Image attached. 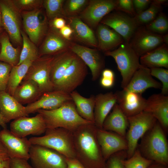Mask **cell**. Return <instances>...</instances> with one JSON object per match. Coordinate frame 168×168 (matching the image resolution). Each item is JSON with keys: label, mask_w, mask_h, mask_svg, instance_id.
<instances>
[{"label": "cell", "mask_w": 168, "mask_h": 168, "mask_svg": "<svg viewBox=\"0 0 168 168\" xmlns=\"http://www.w3.org/2000/svg\"><path fill=\"white\" fill-rule=\"evenodd\" d=\"M94 123L81 126L72 132L76 158L86 168H104V159Z\"/></svg>", "instance_id": "obj_1"}, {"label": "cell", "mask_w": 168, "mask_h": 168, "mask_svg": "<svg viewBox=\"0 0 168 168\" xmlns=\"http://www.w3.org/2000/svg\"><path fill=\"white\" fill-rule=\"evenodd\" d=\"M141 138L138 149L142 155L153 162L167 166V141L165 131L157 121Z\"/></svg>", "instance_id": "obj_2"}, {"label": "cell", "mask_w": 168, "mask_h": 168, "mask_svg": "<svg viewBox=\"0 0 168 168\" xmlns=\"http://www.w3.org/2000/svg\"><path fill=\"white\" fill-rule=\"evenodd\" d=\"M36 112L42 115L47 128H61L72 132L81 126L94 123L79 115L73 100L67 102L54 110L39 109Z\"/></svg>", "instance_id": "obj_3"}, {"label": "cell", "mask_w": 168, "mask_h": 168, "mask_svg": "<svg viewBox=\"0 0 168 168\" xmlns=\"http://www.w3.org/2000/svg\"><path fill=\"white\" fill-rule=\"evenodd\" d=\"M45 135L29 139L32 145H37L53 149L66 157L76 158L72 132L61 128H47Z\"/></svg>", "instance_id": "obj_4"}, {"label": "cell", "mask_w": 168, "mask_h": 168, "mask_svg": "<svg viewBox=\"0 0 168 168\" xmlns=\"http://www.w3.org/2000/svg\"><path fill=\"white\" fill-rule=\"evenodd\" d=\"M115 60L122 77L121 87L124 89L128 85L133 75L141 66L140 57L129 43L124 42L117 49L104 53Z\"/></svg>", "instance_id": "obj_5"}, {"label": "cell", "mask_w": 168, "mask_h": 168, "mask_svg": "<svg viewBox=\"0 0 168 168\" xmlns=\"http://www.w3.org/2000/svg\"><path fill=\"white\" fill-rule=\"evenodd\" d=\"M129 129L125 139L128 144L127 159L131 157L137 148L138 141L154 125L157 120L149 113L143 111L127 117Z\"/></svg>", "instance_id": "obj_6"}, {"label": "cell", "mask_w": 168, "mask_h": 168, "mask_svg": "<svg viewBox=\"0 0 168 168\" xmlns=\"http://www.w3.org/2000/svg\"><path fill=\"white\" fill-rule=\"evenodd\" d=\"M29 154L33 168H67L66 157L53 149L32 145Z\"/></svg>", "instance_id": "obj_7"}, {"label": "cell", "mask_w": 168, "mask_h": 168, "mask_svg": "<svg viewBox=\"0 0 168 168\" xmlns=\"http://www.w3.org/2000/svg\"><path fill=\"white\" fill-rule=\"evenodd\" d=\"M53 57V56H43L33 61L23 81H34L42 93L54 91L50 77L51 65Z\"/></svg>", "instance_id": "obj_8"}, {"label": "cell", "mask_w": 168, "mask_h": 168, "mask_svg": "<svg viewBox=\"0 0 168 168\" xmlns=\"http://www.w3.org/2000/svg\"><path fill=\"white\" fill-rule=\"evenodd\" d=\"M117 0H90L78 16L92 29H96L102 20L115 9Z\"/></svg>", "instance_id": "obj_9"}, {"label": "cell", "mask_w": 168, "mask_h": 168, "mask_svg": "<svg viewBox=\"0 0 168 168\" xmlns=\"http://www.w3.org/2000/svg\"><path fill=\"white\" fill-rule=\"evenodd\" d=\"M3 26L10 38L16 44L22 41L21 30L20 11L12 0L0 1Z\"/></svg>", "instance_id": "obj_10"}, {"label": "cell", "mask_w": 168, "mask_h": 168, "mask_svg": "<svg viewBox=\"0 0 168 168\" xmlns=\"http://www.w3.org/2000/svg\"><path fill=\"white\" fill-rule=\"evenodd\" d=\"M21 16L23 26L27 35L33 43L37 44L47 34L48 24L46 17L40 8L23 11Z\"/></svg>", "instance_id": "obj_11"}, {"label": "cell", "mask_w": 168, "mask_h": 168, "mask_svg": "<svg viewBox=\"0 0 168 168\" xmlns=\"http://www.w3.org/2000/svg\"><path fill=\"white\" fill-rule=\"evenodd\" d=\"M69 49L80 58L91 71L92 80L99 77L105 65L104 57L97 48H91L72 42Z\"/></svg>", "instance_id": "obj_12"}, {"label": "cell", "mask_w": 168, "mask_h": 168, "mask_svg": "<svg viewBox=\"0 0 168 168\" xmlns=\"http://www.w3.org/2000/svg\"><path fill=\"white\" fill-rule=\"evenodd\" d=\"M87 66L77 56L66 70L57 91L70 94L83 82L88 74Z\"/></svg>", "instance_id": "obj_13"}, {"label": "cell", "mask_w": 168, "mask_h": 168, "mask_svg": "<svg viewBox=\"0 0 168 168\" xmlns=\"http://www.w3.org/2000/svg\"><path fill=\"white\" fill-rule=\"evenodd\" d=\"M10 129L16 136L24 138L30 135H40L47 128L42 115L38 113L33 117H21L14 120L10 123Z\"/></svg>", "instance_id": "obj_14"}, {"label": "cell", "mask_w": 168, "mask_h": 168, "mask_svg": "<svg viewBox=\"0 0 168 168\" xmlns=\"http://www.w3.org/2000/svg\"><path fill=\"white\" fill-rule=\"evenodd\" d=\"M100 23L110 27L122 37L124 42L128 43L129 42L138 26L133 17L119 12L108 14Z\"/></svg>", "instance_id": "obj_15"}, {"label": "cell", "mask_w": 168, "mask_h": 168, "mask_svg": "<svg viewBox=\"0 0 168 168\" xmlns=\"http://www.w3.org/2000/svg\"><path fill=\"white\" fill-rule=\"evenodd\" d=\"M0 140L11 158H19L28 161L32 144L26 137L20 138L7 128L0 131Z\"/></svg>", "instance_id": "obj_16"}, {"label": "cell", "mask_w": 168, "mask_h": 168, "mask_svg": "<svg viewBox=\"0 0 168 168\" xmlns=\"http://www.w3.org/2000/svg\"><path fill=\"white\" fill-rule=\"evenodd\" d=\"M163 36L144 28L137 29L129 42L137 55L140 57L162 45Z\"/></svg>", "instance_id": "obj_17"}, {"label": "cell", "mask_w": 168, "mask_h": 168, "mask_svg": "<svg viewBox=\"0 0 168 168\" xmlns=\"http://www.w3.org/2000/svg\"><path fill=\"white\" fill-rule=\"evenodd\" d=\"M71 100H72L70 94L63 91L46 92L43 93L37 100L25 106L26 112L28 115L36 112L39 109L54 110Z\"/></svg>", "instance_id": "obj_18"}, {"label": "cell", "mask_w": 168, "mask_h": 168, "mask_svg": "<svg viewBox=\"0 0 168 168\" xmlns=\"http://www.w3.org/2000/svg\"><path fill=\"white\" fill-rule=\"evenodd\" d=\"M96 136L105 161L113 154L127 150L128 144L125 138L115 133L97 128Z\"/></svg>", "instance_id": "obj_19"}, {"label": "cell", "mask_w": 168, "mask_h": 168, "mask_svg": "<svg viewBox=\"0 0 168 168\" xmlns=\"http://www.w3.org/2000/svg\"><path fill=\"white\" fill-rule=\"evenodd\" d=\"M115 93L117 97V103L127 117L135 115L144 111L147 99L142 94L123 90Z\"/></svg>", "instance_id": "obj_20"}, {"label": "cell", "mask_w": 168, "mask_h": 168, "mask_svg": "<svg viewBox=\"0 0 168 168\" xmlns=\"http://www.w3.org/2000/svg\"><path fill=\"white\" fill-rule=\"evenodd\" d=\"M143 111L156 119L165 132L168 128V96L161 93L152 95L147 99Z\"/></svg>", "instance_id": "obj_21"}, {"label": "cell", "mask_w": 168, "mask_h": 168, "mask_svg": "<svg viewBox=\"0 0 168 168\" xmlns=\"http://www.w3.org/2000/svg\"><path fill=\"white\" fill-rule=\"evenodd\" d=\"M161 89L162 84L154 79L150 68L142 65L135 72L127 86L123 90L142 94L149 88Z\"/></svg>", "instance_id": "obj_22"}, {"label": "cell", "mask_w": 168, "mask_h": 168, "mask_svg": "<svg viewBox=\"0 0 168 168\" xmlns=\"http://www.w3.org/2000/svg\"><path fill=\"white\" fill-rule=\"evenodd\" d=\"M49 29L41 46L39 52L40 57L54 56L69 50L72 41L63 38L58 30L50 25Z\"/></svg>", "instance_id": "obj_23"}, {"label": "cell", "mask_w": 168, "mask_h": 168, "mask_svg": "<svg viewBox=\"0 0 168 168\" xmlns=\"http://www.w3.org/2000/svg\"><path fill=\"white\" fill-rule=\"evenodd\" d=\"M68 24L72 30V39L97 48L98 43L93 30L78 16L68 18Z\"/></svg>", "instance_id": "obj_24"}, {"label": "cell", "mask_w": 168, "mask_h": 168, "mask_svg": "<svg viewBox=\"0 0 168 168\" xmlns=\"http://www.w3.org/2000/svg\"><path fill=\"white\" fill-rule=\"evenodd\" d=\"M53 56L50 77L54 90H58L66 70L77 55L69 49Z\"/></svg>", "instance_id": "obj_25"}, {"label": "cell", "mask_w": 168, "mask_h": 168, "mask_svg": "<svg viewBox=\"0 0 168 168\" xmlns=\"http://www.w3.org/2000/svg\"><path fill=\"white\" fill-rule=\"evenodd\" d=\"M117 103V97L115 93L110 92L99 93L95 96L94 124L97 128H102L105 119Z\"/></svg>", "instance_id": "obj_26"}, {"label": "cell", "mask_w": 168, "mask_h": 168, "mask_svg": "<svg viewBox=\"0 0 168 168\" xmlns=\"http://www.w3.org/2000/svg\"><path fill=\"white\" fill-rule=\"evenodd\" d=\"M0 112L7 123L11 120L28 115L25 106L5 91H0Z\"/></svg>", "instance_id": "obj_27"}, {"label": "cell", "mask_w": 168, "mask_h": 168, "mask_svg": "<svg viewBox=\"0 0 168 168\" xmlns=\"http://www.w3.org/2000/svg\"><path fill=\"white\" fill-rule=\"evenodd\" d=\"M97 49L105 52L111 51L124 42L122 37L112 29L100 23L96 28Z\"/></svg>", "instance_id": "obj_28"}, {"label": "cell", "mask_w": 168, "mask_h": 168, "mask_svg": "<svg viewBox=\"0 0 168 168\" xmlns=\"http://www.w3.org/2000/svg\"><path fill=\"white\" fill-rule=\"evenodd\" d=\"M112 109L111 112L105 119L102 128L115 133L125 138L126 130L129 125L127 117L117 103Z\"/></svg>", "instance_id": "obj_29"}, {"label": "cell", "mask_w": 168, "mask_h": 168, "mask_svg": "<svg viewBox=\"0 0 168 168\" xmlns=\"http://www.w3.org/2000/svg\"><path fill=\"white\" fill-rule=\"evenodd\" d=\"M38 85L31 80L22 81L16 89L13 97L22 105L37 100L42 94Z\"/></svg>", "instance_id": "obj_30"}, {"label": "cell", "mask_w": 168, "mask_h": 168, "mask_svg": "<svg viewBox=\"0 0 168 168\" xmlns=\"http://www.w3.org/2000/svg\"><path fill=\"white\" fill-rule=\"evenodd\" d=\"M140 64L149 68H168V49L163 44L140 57Z\"/></svg>", "instance_id": "obj_31"}, {"label": "cell", "mask_w": 168, "mask_h": 168, "mask_svg": "<svg viewBox=\"0 0 168 168\" xmlns=\"http://www.w3.org/2000/svg\"><path fill=\"white\" fill-rule=\"evenodd\" d=\"M70 95L79 115L84 119L94 123L95 96L92 95L89 97L86 98L75 90Z\"/></svg>", "instance_id": "obj_32"}, {"label": "cell", "mask_w": 168, "mask_h": 168, "mask_svg": "<svg viewBox=\"0 0 168 168\" xmlns=\"http://www.w3.org/2000/svg\"><path fill=\"white\" fill-rule=\"evenodd\" d=\"M33 61L27 60L20 64L12 67L5 91L12 96L25 77Z\"/></svg>", "instance_id": "obj_33"}, {"label": "cell", "mask_w": 168, "mask_h": 168, "mask_svg": "<svg viewBox=\"0 0 168 168\" xmlns=\"http://www.w3.org/2000/svg\"><path fill=\"white\" fill-rule=\"evenodd\" d=\"M0 43V61L7 63L12 67L17 65L19 62L21 53L19 49L12 46L8 36L6 35H4L1 38Z\"/></svg>", "instance_id": "obj_34"}, {"label": "cell", "mask_w": 168, "mask_h": 168, "mask_svg": "<svg viewBox=\"0 0 168 168\" xmlns=\"http://www.w3.org/2000/svg\"><path fill=\"white\" fill-rule=\"evenodd\" d=\"M23 46L21 52L20 59L17 65L24 61L30 60L34 61L40 57L39 51L35 44L29 39L24 31L21 30Z\"/></svg>", "instance_id": "obj_35"}, {"label": "cell", "mask_w": 168, "mask_h": 168, "mask_svg": "<svg viewBox=\"0 0 168 168\" xmlns=\"http://www.w3.org/2000/svg\"><path fill=\"white\" fill-rule=\"evenodd\" d=\"M65 0H45L43 5L46 11L47 17L51 20L57 17L67 19L63 11V6Z\"/></svg>", "instance_id": "obj_36"}, {"label": "cell", "mask_w": 168, "mask_h": 168, "mask_svg": "<svg viewBox=\"0 0 168 168\" xmlns=\"http://www.w3.org/2000/svg\"><path fill=\"white\" fill-rule=\"evenodd\" d=\"M161 8V6L156 4L152 1L150 7L147 9L136 15L133 18L138 26L148 24L157 16Z\"/></svg>", "instance_id": "obj_37"}, {"label": "cell", "mask_w": 168, "mask_h": 168, "mask_svg": "<svg viewBox=\"0 0 168 168\" xmlns=\"http://www.w3.org/2000/svg\"><path fill=\"white\" fill-rule=\"evenodd\" d=\"M88 0H65L63 9L67 18L78 16L87 5Z\"/></svg>", "instance_id": "obj_38"}, {"label": "cell", "mask_w": 168, "mask_h": 168, "mask_svg": "<svg viewBox=\"0 0 168 168\" xmlns=\"http://www.w3.org/2000/svg\"><path fill=\"white\" fill-rule=\"evenodd\" d=\"M152 162L144 157L137 148L131 157L123 161L125 168H147Z\"/></svg>", "instance_id": "obj_39"}, {"label": "cell", "mask_w": 168, "mask_h": 168, "mask_svg": "<svg viewBox=\"0 0 168 168\" xmlns=\"http://www.w3.org/2000/svg\"><path fill=\"white\" fill-rule=\"evenodd\" d=\"M146 29L158 34L166 33L168 30V21L166 16L162 13H160L152 21L146 25Z\"/></svg>", "instance_id": "obj_40"}, {"label": "cell", "mask_w": 168, "mask_h": 168, "mask_svg": "<svg viewBox=\"0 0 168 168\" xmlns=\"http://www.w3.org/2000/svg\"><path fill=\"white\" fill-rule=\"evenodd\" d=\"M152 76L158 79L161 82V93L167 96L168 94V69L162 68H150Z\"/></svg>", "instance_id": "obj_41"}, {"label": "cell", "mask_w": 168, "mask_h": 168, "mask_svg": "<svg viewBox=\"0 0 168 168\" xmlns=\"http://www.w3.org/2000/svg\"><path fill=\"white\" fill-rule=\"evenodd\" d=\"M127 159L126 151L117 152L111 156L106 161L104 168H125L123 161Z\"/></svg>", "instance_id": "obj_42"}, {"label": "cell", "mask_w": 168, "mask_h": 168, "mask_svg": "<svg viewBox=\"0 0 168 168\" xmlns=\"http://www.w3.org/2000/svg\"><path fill=\"white\" fill-rule=\"evenodd\" d=\"M13 3L21 11H29L39 8L43 5V0H14Z\"/></svg>", "instance_id": "obj_43"}, {"label": "cell", "mask_w": 168, "mask_h": 168, "mask_svg": "<svg viewBox=\"0 0 168 168\" xmlns=\"http://www.w3.org/2000/svg\"><path fill=\"white\" fill-rule=\"evenodd\" d=\"M12 66L0 61V91H5Z\"/></svg>", "instance_id": "obj_44"}, {"label": "cell", "mask_w": 168, "mask_h": 168, "mask_svg": "<svg viewBox=\"0 0 168 168\" xmlns=\"http://www.w3.org/2000/svg\"><path fill=\"white\" fill-rule=\"evenodd\" d=\"M115 9L132 15L135 16L136 15L132 0H117Z\"/></svg>", "instance_id": "obj_45"}, {"label": "cell", "mask_w": 168, "mask_h": 168, "mask_svg": "<svg viewBox=\"0 0 168 168\" xmlns=\"http://www.w3.org/2000/svg\"><path fill=\"white\" fill-rule=\"evenodd\" d=\"M10 161L7 151L0 140V168H10Z\"/></svg>", "instance_id": "obj_46"}, {"label": "cell", "mask_w": 168, "mask_h": 168, "mask_svg": "<svg viewBox=\"0 0 168 168\" xmlns=\"http://www.w3.org/2000/svg\"><path fill=\"white\" fill-rule=\"evenodd\" d=\"M10 168H33L27 161L19 158H11Z\"/></svg>", "instance_id": "obj_47"}, {"label": "cell", "mask_w": 168, "mask_h": 168, "mask_svg": "<svg viewBox=\"0 0 168 168\" xmlns=\"http://www.w3.org/2000/svg\"><path fill=\"white\" fill-rule=\"evenodd\" d=\"M133 2L135 12L138 14L144 11L152 1L150 0H133Z\"/></svg>", "instance_id": "obj_48"}, {"label": "cell", "mask_w": 168, "mask_h": 168, "mask_svg": "<svg viewBox=\"0 0 168 168\" xmlns=\"http://www.w3.org/2000/svg\"><path fill=\"white\" fill-rule=\"evenodd\" d=\"M51 21V22L50 25L58 30L66 24V21L65 19L61 17H56Z\"/></svg>", "instance_id": "obj_49"}, {"label": "cell", "mask_w": 168, "mask_h": 168, "mask_svg": "<svg viewBox=\"0 0 168 168\" xmlns=\"http://www.w3.org/2000/svg\"><path fill=\"white\" fill-rule=\"evenodd\" d=\"M67 168H86L76 158L66 157Z\"/></svg>", "instance_id": "obj_50"}, {"label": "cell", "mask_w": 168, "mask_h": 168, "mask_svg": "<svg viewBox=\"0 0 168 168\" xmlns=\"http://www.w3.org/2000/svg\"><path fill=\"white\" fill-rule=\"evenodd\" d=\"M60 35L66 39L71 41L72 34V30L68 24L59 30Z\"/></svg>", "instance_id": "obj_51"}, {"label": "cell", "mask_w": 168, "mask_h": 168, "mask_svg": "<svg viewBox=\"0 0 168 168\" xmlns=\"http://www.w3.org/2000/svg\"><path fill=\"white\" fill-rule=\"evenodd\" d=\"M114 79L101 77L100 81L101 86L104 88H109L112 87L114 84Z\"/></svg>", "instance_id": "obj_52"}, {"label": "cell", "mask_w": 168, "mask_h": 168, "mask_svg": "<svg viewBox=\"0 0 168 168\" xmlns=\"http://www.w3.org/2000/svg\"><path fill=\"white\" fill-rule=\"evenodd\" d=\"M102 77L114 79L115 75L114 72L110 69L103 70L101 72Z\"/></svg>", "instance_id": "obj_53"}, {"label": "cell", "mask_w": 168, "mask_h": 168, "mask_svg": "<svg viewBox=\"0 0 168 168\" xmlns=\"http://www.w3.org/2000/svg\"><path fill=\"white\" fill-rule=\"evenodd\" d=\"M147 168H168L167 166L152 162Z\"/></svg>", "instance_id": "obj_54"}, {"label": "cell", "mask_w": 168, "mask_h": 168, "mask_svg": "<svg viewBox=\"0 0 168 168\" xmlns=\"http://www.w3.org/2000/svg\"><path fill=\"white\" fill-rule=\"evenodd\" d=\"M6 124L0 112V128L1 127L3 128H7Z\"/></svg>", "instance_id": "obj_55"}, {"label": "cell", "mask_w": 168, "mask_h": 168, "mask_svg": "<svg viewBox=\"0 0 168 168\" xmlns=\"http://www.w3.org/2000/svg\"><path fill=\"white\" fill-rule=\"evenodd\" d=\"M152 2L156 4L162 6V5L166 3L168 1L166 0H154Z\"/></svg>", "instance_id": "obj_56"}, {"label": "cell", "mask_w": 168, "mask_h": 168, "mask_svg": "<svg viewBox=\"0 0 168 168\" xmlns=\"http://www.w3.org/2000/svg\"><path fill=\"white\" fill-rule=\"evenodd\" d=\"M162 37H163V43H164L165 44H166L167 45L168 44V34H166L163 36Z\"/></svg>", "instance_id": "obj_57"}, {"label": "cell", "mask_w": 168, "mask_h": 168, "mask_svg": "<svg viewBox=\"0 0 168 168\" xmlns=\"http://www.w3.org/2000/svg\"><path fill=\"white\" fill-rule=\"evenodd\" d=\"M2 26V16L1 12L0 10V28H1V27Z\"/></svg>", "instance_id": "obj_58"}, {"label": "cell", "mask_w": 168, "mask_h": 168, "mask_svg": "<svg viewBox=\"0 0 168 168\" xmlns=\"http://www.w3.org/2000/svg\"><path fill=\"white\" fill-rule=\"evenodd\" d=\"M0 29H1V28H0Z\"/></svg>", "instance_id": "obj_59"}]
</instances>
